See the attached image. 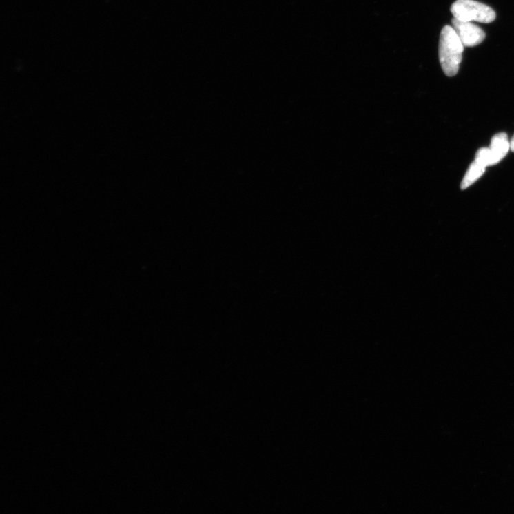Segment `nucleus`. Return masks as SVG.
<instances>
[{
	"instance_id": "obj_6",
	"label": "nucleus",
	"mask_w": 514,
	"mask_h": 514,
	"mask_svg": "<svg viewBox=\"0 0 514 514\" xmlns=\"http://www.w3.org/2000/svg\"><path fill=\"white\" fill-rule=\"evenodd\" d=\"M474 161L485 167L497 165L489 147L480 149Z\"/></svg>"
},
{
	"instance_id": "obj_3",
	"label": "nucleus",
	"mask_w": 514,
	"mask_h": 514,
	"mask_svg": "<svg viewBox=\"0 0 514 514\" xmlns=\"http://www.w3.org/2000/svg\"><path fill=\"white\" fill-rule=\"evenodd\" d=\"M452 25L464 46H477L482 43L486 37L485 32L471 22H464L453 18Z\"/></svg>"
},
{
	"instance_id": "obj_5",
	"label": "nucleus",
	"mask_w": 514,
	"mask_h": 514,
	"mask_svg": "<svg viewBox=\"0 0 514 514\" xmlns=\"http://www.w3.org/2000/svg\"><path fill=\"white\" fill-rule=\"evenodd\" d=\"M485 167L474 161L468 169L461 184V189L464 190L475 183L486 171Z\"/></svg>"
},
{
	"instance_id": "obj_2",
	"label": "nucleus",
	"mask_w": 514,
	"mask_h": 514,
	"mask_svg": "<svg viewBox=\"0 0 514 514\" xmlns=\"http://www.w3.org/2000/svg\"><path fill=\"white\" fill-rule=\"evenodd\" d=\"M454 18L464 22L489 23L496 19L494 10L475 0H457L451 8Z\"/></svg>"
},
{
	"instance_id": "obj_7",
	"label": "nucleus",
	"mask_w": 514,
	"mask_h": 514,
	"mask_svg": "<svg viewBox=\"0 0 514 514\" xmlns=\"http://www.w3.org/2000/svg\"><path fill=\"white\" fill-rule=\"evenodd\" d=\"M510 147L511 150L514 152V135L513 136L512 139L510 141Z\"/></svg>"
},
{
	"instance_id": "obj_1",
	"label": "nucleus",
	"mask_w": 514,
	"mask_h": 514,
	"mask_svg": "<svg viewBox=\"0 0 514 514\" xmlns=\"http://www.w3.org/2000/svg\"><path fill=\"white\" fill-rule=\"evenodd\" d=\"M464 45L453 28L446 25L441 32L440 39V61L444 74L455 76L462 61Z\"/></svg>"
},
{
	"instance_id": "obj_4",
	"label": "nucleus",
	"mask_w": 514,
	"mask_h": 514,
	"mask_svg": "<svg viewBox=\"0 0 514 514\" xmlns=\"http://www.w3.org/2000/svg\"><path fill=\"white\" fill-rule=\"evenodd\" d=\"M489 149L496 164L500 163L511 150L510 141L506 133H499L492 137Z\"/></svg>"
}]
</instances>
